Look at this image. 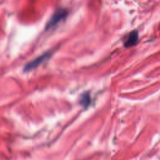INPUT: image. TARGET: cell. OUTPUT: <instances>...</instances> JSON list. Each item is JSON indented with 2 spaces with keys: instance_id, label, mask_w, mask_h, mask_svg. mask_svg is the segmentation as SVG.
Instances as JSON below:
<instances>
[{
  "instance_id": "1",
  "label": "cell",
  "mask_w": 160,
  "mask_h": 160,
  "mask_svg": "<svg viewBox=\"0 0 160 160\" xmlns=\"http://www.w3.org/2000/svg\"><path fill=\"white\" fill-rule=\"evenodd\" d=\"M68 14V11L65 9L60 8L57 9L51 16V18L46 24V29L51 28L56 25L60 21L64 19Z\"/></svg>"
},
{
  "instance_id": "2",
  "label": "cell",
  "mask_w": 160,
  "mask_h": 160,
  "mask_svg": "<svg viewBox=\"0 0 160 160\" xmlns=\"http://www.w3.org/2000/svg\"><path fill=\"white\" fill-rule=\"evenodd\" d=\"M50 56H51L50 52H46L42 54L41 55L37 57L36 59H34L32 61L27 63L24 66L23 70L24 71H31V70L37 68L39 65H40L41 63H42L44 61L48 59Z\"/></svg>"
},
{
  "instance_id": "3",
  "label": "cell",
  "mask_w": 160,
  "mask_h": 160,
  "mask_svg": "<svg viewBox=\"0 0 160 160\" xmlns=\"http://www.w3.org/2000/svg\"><path fill=\"white\" fill-rule=\"evenodd\" d=\"M139 39L138 31L137 30H133L129 32L127 38L124 43V45L126 48H129L136 45Z\"/></svg>"
},
{
  "instance_id": "4",
  "label": "cell",
  "mask_w": 160,
  "mask_h": 160,
  "mask_svg": "<svg viewBox=\"0 0 160 160\" xmlns=\"http://www.w3.org/2000/svg\"><path fill=\"white\" fill-rule=\"evenodd\" d=\"M79 103L84 108H87L91 103V97L88 92H86L81 94L80 98Z\"/></svg>"
}]
</instances>
